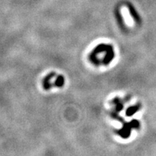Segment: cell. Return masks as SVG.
Segmentation results:
<instances>
[{
	"label": "cell",
	"mask_w": 156,
	"mask_h": 156,
	"mask_svg": "<svg viewBox=\"0 0 156 156\" xmlns=\"http://www.w3.org/2000/svg\"><path fill=\"white\" fill-rule=\"evenodd\" d=\"M122 14L124 15V19L125 20H126V22L129 25H132V23H133V20H132L131 17H130L129 15V10L128 8L126 7H123L122 9Z\"/></svg>",
	"instance_id": "obj_1"
},
{
	"label": "cell",
	"mask_w": 156,
	"mask_h": 156,
	"mask_svg": "<svg viewBox=\"0 0 156 156\" xmlns=\"http://www.w3.org/2000/svg\"><path fill=\"white\" fill-rule=\"evenodd\" d=\"M136 111H137V108H132V109H129L127 112H126V114H127L129 116H130V115H132V114H135V112H136Z\"/></svg>",
	"instance_id": "obj_2"
}]
</instances>
